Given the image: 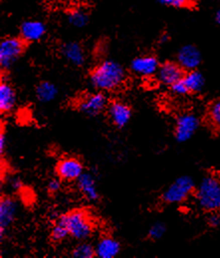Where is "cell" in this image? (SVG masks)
<instances>
[{"instance_id":"cell-1","label":"cell","mask_w":220,"mask_h":258,"mask_svg":"<svg viewBox=\"0 0 220 258\" xmlns=\"http://www.w3.org/2000/svg\"><path fill=\"white\" fill-rule=\"evenodd\" d=\"M125 79V69L113 60L103 61L90 73L92 85L100 91H114L124 83Z\"/></svg>"},{"instance_id":"cell-2","label":"cell","mask_w":220,"mask_h":258,"mask_svg":"<svg viewBox=\"0 0 220 258\" xmlns=\"http://www.w3.org/2000/svg\"><path fill=\"white\" fill-rule=\"evenodd\" d=\"M198 206L207 212L220 210V181L214 176H205L196 189Z\"/></svg>"},{"instance_id":"cell-3","label":"cell","mask_w":220,"mask_h":258,"mask_svg":"<svg viewBox=\"0 0 220 258\" xmlns=\"http://www.w3.org/2000/svg\"><path fill=\"white\" fill-rule=\"evenodd\" d=\"M69 230L70 236L76 240H85L93 233V222L85 212L73 211L58 217Z\"/></svg>"},{"instance_id":"cell-4","label":"cell","mask_w":220,"mask_h":258,"mask_svg":"<svg viewBox=\"0 0 220 258\" xmlns=\"http://www.w3.org/2000/svg\"><path fill=\"white\" fill-rule=\"evenodd\" d=\"M194 189V182L189 176H180L163 194V201L167 204H180L187 200Z\"/></svg>"},{"instance_id":"cell-5","label":"cell","mask_w":220,"mask_h":258,"mask_svg":"<svg viewBox=\"0 0 220 258\" xmlns=\"http://www.w3.org/2000/svg\"><path fill=\"white\" fill-rule=\"evenodd\" d=\"M25 41L18 37H7L0 43V66L10 68L25 50Z\"/></svg>"},{"instance_id":"cell-6","label":"cell","mask_w":220,"mask_h":258,"mask_svg":"<svg viewBox=\"0 0 220 258\" xmlns=\"http://www.w3.org/2000/svg\"><path fill=\"white\" fill-rule=\"evenodd\" d=\"M108 98L103 92L88 94L78 101L77 109L89 117H96L100 115L106 108H108Z\"/></svg>"},{"instance_id":"cell-7","label":"cell","mask_w":220,"mask_h":258,"mask_svg":"<svg viewBox=\"0 0 220 258\" xmlns=\"http://www.w3.org/2000/svg\"><path fill=\"white\" fill-rule=\"evenodd\" d=\"M84 172L82 162L74 157H65L61 159L56 166L58 177L66 181H77Z\"/></svg>"},{"instance_id":"cell-8","label":"cell","mask_w":220,"mask_h":258,"mask_svg":"<svg viewBox=\"0 0 220 258\" xmlns=\"http://www.w3.org/2000/svg\"><path fill=\"white\" fill-rule=\"evenodd\" d=\"M199 128V119L193 114L180 115L176 120L175 136L176 141L183 143L188 141Z\"/></svg>"},{"instance_id":"cell-9","label":"cell","mask_w":220,"mask_h":258,"mask_svg":"<svg viewBox=\"0 0 220 258\" xmlns=\"http://www.w3.org/2000/svg\"><path fill=\"white\" fill-rule=\"evenodd\" d=\"M108 115L114 126L123 129L132 118V109L128 104L115 100L108 105Z\"/></svg>"},{"instance_id":"cell-10","label":"cell","mask_w":220,"mask_h":258,"mask_svg":"<svg viewBox=\"0 0 220 258\" xmlns=\"http://www.w3.org/2000/svg\"><path fill=\"white\" fill-rule=\"evenodd\" d=\"M184 75V69L178 63L171 61L160 65V68L157 72L159 81L168 86H172L176 82L182 80Z\"/></svg>"},{"instance_id":"cell-11","label":"cell","mask_w":220,"mask_h":258,"mask_svg":"<svg viewBox=\"0 0 220 258\" xmlns=\"http://www.w3.org/2000/svg\"><path fill=\"white\" fill-rule=\"evenodd\" d=\"M160 68V62L157 57L144 55L134 58L131 63V69L136 75L150 77L157 74Z\"/></svg>"},{"instance_id":"cell-12","label":"cell","mask_w":220,"mask_h":258,"mask_svg":"<svg viewBox=\"0 0 220 258\" xmlns=\"http://www.w3.org/2000/svg\"><path fill=\"white\" fill-rule=\"evenodd\" d=\"M201 62V54L193 45H185L180 48L177 54V63L187 71L196 70Z\"/></svg>"},{"instance_id":"cell-13","label":"cell","mask_w":220,"mask_h":258,"mask_svg":"<svg viewBox=\"0 0 220 258\" xmlns=\"http://www.w3.org/2000/svg\"><path fill=\"white\" fill-rule=\"evenodd\" d=\"M46 33L44 23L38 20H27L20 27L21 38L25 42H35L40 40Z\"/></svg>"},{"instance_id":"cell-14","label":"cell","mask_w":220,"mask_h":258,"mask_svg":"<svg viewBox=\"0 0 220 258\" xmlns=\"http://www.w3.org/2000/svg\"><path fill=\"white\" fill-rule=\"evenodd\" d=\"M17 214V204L10 197H2L0 201V229L1 232L9 227Z\"/></svg>"},{"instance_id":"cell-15","label":"cell","mask_w":220,"mask_h":258,"mask_svg":"<svg viewBox=\"0 0 220 258\" xmlns=\"http://www.w3.org/2000/svg\"><path fill=\"white\" fill-rule=\"evenodd\" d=\"M96 256L100 258H115L121 250L120 242L110 236H105L96 245Z\"/></svg>"},{"instance_id":"cell-16","label":"cell","mask_w":220,"mask_h":258,"mask_svg":"<svg viewBox=\"0 0 220 258\" xmlns=\"http://www.w3.org/2000/svg\"><path fill=\"white\" fill-rule=\"evenodd\" d=\"M61 53L65 59L75 66H82L85 63L86 56L83 47L78 42H67L61 47Z\"/></svg>"},{"instance_id":"cell-17","label":"cell","mask_w":220,"mask_h":258,"mask_svg":"<svg viewBox=\"0 0 220 258\" xmlns=\"http://www.w3.org/2000/svg\"><path fill=\"white\" fill-rule=\"evenodd\" d=\"M77 185L81 194L90 202L99 200V192L96 186V180L92 173L83 172L77 180Z\"/></svg>"},{"instance_id":"cell-18","label":"cell","mask_w":220,"mask_h":258,"mask_svg":"<svg viewBox=\"0 0 220 258\" xmlns=\"http://www.w3.org/2000/svg\"><path fill=\"white\" fill-rule=\"evenodd\" d=\"M16 104V92L9 83L0 84V111L1 114L10 113Z\"/></svg>"},{"instance_id":"cell-19","label":"cell","mask_w":220,"mask_h":258,"mask_svg":"<svg viewBox=\"0 0 220 258\" xmlns=\"http://www.w3.org/2000/svg\"><path fill=\"white\" fill-rule=\"evenodd\" d=\"M182 81L188 89L189 93H198L204 86V77L197 70L188 71L184 75Z\"/></svg>"},{"instance_id":"cell-20","label":"cell","mask_w":220,"mask_h":258,"mask_svg":"<svg viewBox=\"0 0 220 258\" xmlns=\"http://www.w3.org/2000/svg\"><path fill=\"white\" fill-rule=\"evenodd\" d=\"M58 94V89L53 83L43 81L36 87V97L41 103L53 101Z\"/></svg>"},{"instance_id":"cell-21","label":"cell","mask_w":220,"mask_h":258,"mask_svg":"<svg viewBox=\"0 0 220 258\" xmlns=\"http://www.w3.org/2000/svg\"><path fill=\"white\" fill-rule=\"evenodd\" d=\"M68 21L76 28H83L88 24V13L83 9H73L68 13Z\"/></svg>"},{"instance_id":"cell-22","label":"cell","mask_w":220,"mask_h":258,"mask_svg":"<svg viewBox=\"0 0 220 258\" xmlns=\"http://www.w3.org/2000/svg\"><path fill=\"white\" fill-rule=\"evenodd\" d=\"M69 235H70V233H69V230L66 227V225L57 218L54 226L51 229L50 237H51L52 241L61 242V241L65 240Z\"/></svg>"},{"instance_id":"cell-23","label":"cell","mask_w":220,"mask_h":258,"mask_svg":"<svg viewBox=\"0 0 220 258\" xmlns=\"http://www.w3.org/2000/svg\"><path fill=\"white\" fill-rule=\"evenodd\" d=\"M72 256L75 258L95 257L96 256V248L86 242L80 243L73 249Z\"/></svg>"},{"instance_id":"cell-24","label":"cell","mask_w":220,"mask_h":258,"mask_svg":"<svg viewBox=\"0 0 220 258\" xmlns=\"http://www.w3.org/2000/svg\"><path fill=\"white\" fill-rule=\"evenodd\" d=\"M208 118L214 127L220 128V98L211 104L208 111Z\"/></svg>"},{"instance_id":"cell-25","label":"cell","mask_w":220,"mask_h":258,"mask_svg":"<svg viewBox=\"0 0 220 258\" xmlns=\"http://www.w3.org/2000/svg\"><path fill=\"white\" fill-rule=\"evenodd\" d=\"M167 231V227L163 222L154 223L149 230V237L153 240L161 239Z\"/></svg>"},{"instance_id":"cell-26","label":"cell","mask_w":220,"mask_h":258,"mask_svg":"<svg viewBox=\"0 0 220 258\" xmlns=\"http://www.w3.org/2000/svg\"><path fill=\"white\" fill-rule=\"evenodd\" d=\"M62 186V179L60 177L51 178L47 183V190L50 195H55L59 192Z\"/></svg>"},{"instance_id":"cell-27","label":"cell","mask_w":220,"mask_h":258,"mask_svg":"<svg viewBox=\"0 0 220 258\" xmlns=\"http://www.w3.org/2000/svg\"><path fill=\"white\" fill-rule=\"evenodd\" d=\"M159 3L175 8H182L190 5L191 0H157Z\"/></svg>"},{"instance_id":"cell-28","label":"cell","mask_w":220,"mask_h":258,"mask_svg":"<svg viewBox=\"0 0 220 258\" xmlns=\"http://www.w3.org/2000/svg\"><path fill=\"white\" fill-rule=\"evenodd\" d=\"M171 88H172L173 93L176 94V95H178V96H184V95H186V94L189 93V92H188V89L186 88L184 82H183L182 80L176 82L174 85H172Z\"/></svg>"},{"instance_id":"cell-29","label":"cell","mask_w":220,"mask_h":258,"mask_svg":"<svg viewBox=\"0 0 220 258\" xmlns=\"http://www.w3.org/2000/svg\"><path fill=\"white\" fill-rule=\"evenodd\" d=\"M9 184L14 190H19L22 187V180L18 176H13L9 179Z\"/></svg>"},{"instance_id":"cell-30","label":"cell","mask_w":220,"mask_h":258,"mask_svg":"<svg viewBox=\"0 0 220 258\" xmlns=\"http://www.w3.org/2000/svg\"><path fill=\"white\" fill-rule=\"evenodd\" d=\"M208 224L211 226V227H217L218 225H220V216L218 215H210L208 217Z\"/></svg>"},{"instance_id":"cell-31","label":"cell","mask_w":220,"mask_h":258,"mask_svg":"<svg viewBox=\"0 0 220 258\" xmlns=\"http://www.w3.org/2000/svg\"><path fill=\"white\" fill-rule=\"evenodd\" d=\"M5 147H6V138H5V135L1 133L0 135V153L1 154H3V152L5 151Z\"/></svg>"},{"instance_id":"cell-32","label":"cell","mask_w":220,"mask_h":258,"mask_svg":"<svg viewBox=\"0 0 220 258\" xmlns=\"http://www.w3.org/2000/svg\"><path fill=\"white\" fill-rule=\"evenodd\" d=\"M160 41H161V43H166V42H168V41H169V36H168L167 34L163 35V36L161 37Z\"/></svg>"},{"instance_id":"cell-33","label":"cell","mask_w":220,"mask_h":258,"mask_svg":"<svg viewBox=\"0 0 220 258\" xmlns=\"http://www.w3.org/2000/svg\"><path fill=\"white\" fill-rule=\"evenodd\" d=\"M215 21L220 25V9L215 13Z\"/></svg>"}]
</instances>
